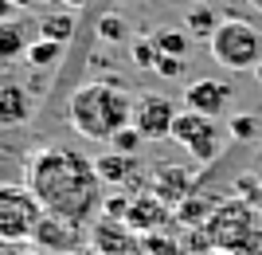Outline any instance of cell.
I'll list each match as a JSON object with an SVG mask.
<instances>
[{
  "instance_id": "1",
  "label": "cell",
  "mask_w": 262,
  "mask_h": 255,
  "mask_svg": "<svg viewBox=\"0 0 262 255\" xmlns=\"http://www.w3.org/2000/svg\"><path fill=\"white\" fill-rule=\"evenodd\" d=\"M24 185L43 204L47 216H63L71 224L86 228L102 208V181L90 157H82L71 145H43L28 157Z\"/></svg>"
},
{
  "instance_id": "2",
  "label": "cell",
  "mask_w": 262,
  "mask_h": 255,
  "mask_svg": "<svg viewBox=\"0 0 262 255\" xmlns=\"http://www.w3.org/2000/svg\"><path fill=\"white\" fill-rule=\"evenodd\" d=\"M133 94L114 79H90L71 90L67 122L86 142H114L125 126H133Z\"/></svg>"
},
{
  "instance_id": "3",
  "label": "cell",
  "mask_w": 262,
  "mask_h": 255,
  "mask_svg": "<svg viewBox=\"0 0 262 255\" xmlns=\"http://www.w3.org/2000/svg\"><path fill=\"white\" fill-rule=\"evenodd\" d=\"M211 251L219 255H262V228L251 200H223L204 224Z\"/></svg>"
},
{
  "instance_id": "4",
  "label": "cell",
  "mask_w": 262,
  "mask_h": 255,
  "mask_svg": "<svg viewBox=\"0 0 262 255\" xmlns=\"http://www.w3.org/2000/svg\"><path fill=\"white\" fill-rule=\"evenodd\" d=\"M208 51L227 71H258L262 63V32L247 20H223L208 40Z\"/></svg>"
},
{
  "instance_id": "5",
  "label": "cell",
  "mask_w": 262,
  "mask_h": 255,
  "mask_svg": "<svg viewBox=\"0 0 262 255\" xmlns=\"http://www.w3.org/2000/svg\"><path fill=\"white\" fill-rule=\"evenodd\" d=\"M43 220V204L28 185H0V244H32Z\"/></svg>"
},
{
  "instance_id": "6",
  "label": "cell",
  "mask_w": 262,
  "mask_h": 255,
  "mask_svg": "<svg viewBox=\"0 0 262 255\" xmlns=\"http://www.w3.org/2000/svg\"><path fill=\"white\" fill-rule=\"evenodd\" d=\"M172 142L180 145L184 153L196 157V165H211V161L223 153L227 138H223V126H219L215 118L196 114V110H180V118H176V126H172Z\"/></svg>"
},
{
  "instance_id": "7",
  "label": "cell",
  "mask_w": 262,
  "mask_h": 255,
  "mask_svg": "<svg viewBox=\"0 0 262 255\" xmlns=\"http://www.w3.org/2000/svg\"><path fill=\"white\" fill-rule=\"evenodd\" d=\"M180 118L176 102L168 94H157V90H145L141 99L133 102V130L141 133L145 142H164L172 138V126Z\"/></svg>"
},
{
  "instance_id": "8",
  "label": "cell",
  "mask_w": 262,
  "mask_h": 255,
  "mask_svg": "<svg viewBox=\"0 0 262 255\" xmlns=\"http://www.w3.org/2000/svg\"><path fill=\"white\" fill-rule=\"evenodd\" d=\"M86 236L90 232L82 228V224H71V220H63V216H47L43 212V220H39V228H35L32 244L39 247V251H47V255H75Z\"/></svg>"
},
{
  "instance_id": "9",
  "label": "cell",
  "mask_w": 262,
  "mask_h": 255,
  "mask_svg": "<svg viewBox=\"0 0 262 255\" xmlns=\"http://www.w3.org/2000/svg\"><path fill=\"white\" fill-rule=\"evenodd\" d=\"M231 99H235V87L227 79H196L184 87V110L208 114V118H219L231 106Z\"/></svg>"
},
{
  "instance_id": "10",
  "label": "cell",
  "mask_w": 262,
  "mask_h": 255,
  "mask_svg": "<svg viewBox=\"0 0 262 255\" xmlns=\"http://www.w3.org/2000/svg\"><path fill=\"white\" fill-rule=\"evenodd\" d=\"M90 244L98 255H133L141 247V236L133 232L125 220H110V216H98L90 224Z\"/></svg>"
},
{
  "instance_id": "11",
  "label": "cell",
  "mask_w": 262,
  "mask_h": 255,
  "mask_svg": "<svg viewBox=\"0 0 262 255\" xmlns=\"http://www.w3.org/2000/svg\"><path fill=\"white\" fill-rule=\"evenodd\" d=\"M192 189H196V177H192V169H184V165H157L153 181H149V192L161 197L172 212L192 197Z\"/></svg>"
},
{
  "instance_id": "12",
  "label": "cell",
  "mask_w": 262,
  "mask_h": 255,
  "mask_svg": "<svg viewBox=\"0 0 262 255\" xmlns=\"http://www.w3.org/2000/svg\"><path fill=\"white\" fill-rule=\"evenodd\" d=\"M168 220H172V208H168L161 197H153V192H141V197H133L129 216H125V224H129L137 236L164 232V224H168Z\"/></svg>"
},
{
  "instance_id": "13",
  "label": "cell",
  "mask_w": 262,
  "mask_h": 255,
  "mask_svg": "<svg viewBox=\"0 0 262 255\" xmlns=\"http://www.w3.org/2000/svg\"><path fill=\"white\" fill-rule=\"evenodd\" d=\"M32 90L20 83H0V126H24L32 118Z\"/></svg>"
},
{
  "instance_id": "14",
  "label": "cell",
  "mask_w": 262,
  "mask_h": 255,
  "mask_svg": "<svg viewBox=\"0 0 262 255\" xmlns=\"http://www.w3.org/2000/svg\"><path fill=\"white\" fill-rule=\"evenodd\" d=\"M94 169H98L102 185H114V189H125V185L141 173V165H137L133 153H102L98 161H94Z\"/></svg>"
},
{
  "instance_id": "15",
  "label": "cell",
  "mask_w": 262,
  "mask_h": 255,
  "mask_svg": "<svg viewBox=\"0 0 262 255\" xmlns=\"http://www.w3.org/2000/svg\"><path fill=\"white\" fill-rule=\"evenodd\" d=\"M215 208H219V204L211 197H196V192H192V197L172 212V220L180 224V228H188V232H196V228H204V224L211 220V212H215Z\"/></svg>"
},
{
  "instance_id": "16",
  "label": "cell",
  "mask_w": 262,
  "mask_h": 255,
  "mask_svg": "<svg viewBox=\"0 0 262 255\" xmlns=\"http://www.w3.org/2000/svg\"><path fill=\"white\" fill-rule=\"evenodd\" d=\"M28 32H24L20 20H4L0 24V63H12V59L28 55Z\"/></svg>"
},
{
  "instance_id": "17",
  "label": "cell",
  "mask_w": 262,
  "mask_h": 255,
  "mask_svg": "<svg viewBox=\"0 0 262 255\" xmlns=\"http://www.w3.org/2000/svg\"><path fill=\"white\" fill-rule=\"evenodd\" d=\"M75 35V16L71 12H55V16H43L39 20V40H55V44H63Z\"/></svg>"
},
{
  "instance_id": "18",
  "label": "cell",
  "mask_w": 262,
  "mask_h": 255,
  "mask_svg": "<svg viewBox=\"0 0 262 255\" xmlns=\"http://www.w3.org/2000/svg\"><path fill=\"white\" fill-rule=\"evenodd\" d=\"M153 44H157V55H172V59H184L188 55V35L184 32H176V28H164V32L153 35Z\"/></svg>"
},
{
  "instance_id": "19",
  "label": "cell",
  "mask_w": 262,
  "mask_h": 255,
  "mask_svg": "<svg viewBox=\"0 0 262 255\" xmlns=\"http://www.w3.org/2000/svg\"><path fill=\"white\" fill-rule=\"evenodd\" d=\"M219 16L208 8V4H200V8H192L188 12V32H196V35H204V40H211L215 35V28H219Z\"/></svg>"
},
{
  "instance_id": "20",
  "label": "cell",
  "mask_w": 262,
  "mask_h": 255,
  "mask_svg": "<svg viewBox=\"0 0 262 255\" xmlns=\"http://www.w3.org/2000/svg\"><path fill=\"white\" fill-rule=\"evenodd\" d=\"M141 251L145 255H184V244H180L176 236L153 232V236H141Z\"/></svg>"
},
{
  "instance_id": "21",
  "label": "cell",
  "mask_w": 262,
  "mask_h": 255,
  "mask_svg": "<svg viewBox=\"0 0 262 255\" xmlns=\"http://www.w3.org/2000/svg\"><path fill=\"white\" fill-rule=\"evenodd\" d=\"M59 55H63V44H55V40H35V44L28 47V55H24V59H28L32 67H51Z\"/></svg>"
},
{
  "instance_id": "22",
  "label": "cell",
  "mask_w": 262,
  "mask_h": 255,
  "mask_svg": "<svg viewBox=\"0 0 262 255\" xmlns=\"http://www.w3.org/2000/svg\"><path fill=\"white\" fill-rule=\"evenodd\" d=\"M227 133L235 142H254V138H258V118H254V114H235L227 122Z\"/></svg>"
},
{
  "instance_id": "23",
  "label": "cell",
  "mask_w": 262,
  "mask_h": 255,
  "mask_svg": "<svg viewBox=\"0 0 262 255\" xmlns=\"http://www.w3.org/2000/svg\"><path fill=\"white\" fill-rule=\"evenodd\" d=\"M141 142H145L141 133L133 130V126H125V130L114 138V153H133V157H137V145H141Z\"/></svg>"
},
{
  "instance_id": "24",
  "label": "cell",
  "mask_w": 262,
  "mask_h": 255,
  "mask_svg": "<svg viewBox=\"0 0 262 255\" xmlns=\"http://www.w3.org/2000/svg\"><path fill=\"white\" fill-rule=\"evenodd\" d=\"M98 35H102V40H125V24H121V16H114V12L102 16V20H98Z\"/></svg>"
},
{
  "instance_id": "25",
  "label": "cell",
  "mask_w": 262,
  "mask_h": 255,
  "mask_svg": "<svg viewBox=\"0 0 262 255\" xmlns=\"http://www.w3.org/2000/svg\"><path fill=\"white\" fill-rule=\"evenodd\" d=\"M129 51H133V59H137L141 67H157V44L153 40H137Z\"/></svg>"
},
{
  "instance_id": "26",
  "label": "cell",
  "mask_w": 262,
  "mask_h": 255,
  "mask_svg": "<svg viewBox=\"0 0 262 255\" xmlns=\"http://www.w3.org/2000/svg\"><path fill=\"white\" fill-rule=\"evenodd\" d=\"M153 71H161L164 79H176L180 71H184V59H172V55H157V67Z\"/></svg>"
},
{
  "instance_id": "27",
  "label": "cell",
  "mask_w": 262,
  "mask_h": 255,
  "mask_svg": "<svg viewBox=\"0 0 262 255\" xmlns=\"http://www.w3.org/2000/svg\"><path fill=\"white\" fill-rule=\"evenodd\" d=\"M4 20H16V4L12 0H0V24Z\"/></svg>"
},
{
  "instance_id": "28",
  "label": "cell",
  "mask_w": 262,
  "mask_h": 255,
  "mask_svg": "<svg viewBox=\"0 0 262 255\" xmlns=\"http://www.w3.org/2000/svg\"><path fill=\"white\" fill-rule=\"evenodd\" d=\"M59 4H63V8H71V12H78V8H86L90 0H59Z\"/></svg>"
},
{
  "instance_id": "29",
  "label": "cell",
  "mask_w": 262,
  "mask_h": 255,
  "mask_svg": "<svg viewBox=\"0 0 262 255\" xmlns=\"http://www.w3.org/2000/svg\"><path fill=\"white\" fill-rule=\"evenodd\" d=\"M16 8H35V0H12Z\"/></svg>"
},
{
  "instance_id": "30",
  "label": "cell",
  "mask_w": 262,
  "mask_h": 255,
  "mask_svg": "<svg viewBox=\"0 0 262 255\" xmlns=\"http://www.w3.org/2000/svg\"><path fill=\"white\" fill-rule=\"evenodd\" d=\"M254 75H258V83H262V63H258V71H254Z\"/></svg>"
},
{
  "instance_id": "31",
  "label": "cell",
  "mask_w": 262,
  "mask_h": 255,
  "mask_svg": "<svg viewBox=\"0 0 262 255\" xmlns=\"http://www.w3.org/2000/svg\"><path fill=\"white\" fill-rule=\"evenodd\" d=\"M211 255H219V251H211Z\"/></svg>"
}]
</instances>
